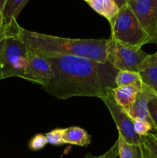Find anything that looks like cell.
Instances as JSON below:
<instances>
[{"label":"cell","mask_w":157,"mask_h":158,"mask_svg":"<svg viewBox=\"0 0 157 158\" xmlns=\"http://www.w3.org/2000/svg\"><path fill=\"white\" fill-rule=\"evenodd\" d=\"M52 66V75L44 88L60 100L74 97L102 99L115 86L119 70L109 63H101L77 56L46 57Z\"/></svg>","instance_id":"6da1fadb"},{"label":"cell","mask_w":157,"mask_h":158,"mask_svg":"<svg viewBox=\"0 0 157 158\" xmlns=\"http://www.w3.org/2000/svg\"><path fill=\"white\" fill-rule=\"evenodd\" d=\"M18 35L28 48L44 57L77 56L107 63L109 39H69L18 28Z\"/></svg>","instance_id":"7a4b0ae2"},{"label":"cell","mask_w":157,"mask_h":158,"mask_svg":"<svg viewBox=\"0 0 157 158\" xmlns=\"http://www.w3.org/2000/svg\"><path fill=\"white\" fill-rule=\"evenodd\" d=\"M4 26L8 36L0 55V80L13 77L22 78L28 65L29 49L18 35L20 26L16 19Z\"/></svg>","instance_id":"3957f363"},{"label":"cell","mask_w":157,"mask_h":158,"mask_svg":"<svg viewBox=\"0 0 157 158\" xmlns=\"http://www.w3.org/2000/svg\"><path fill=\"white\" fill-rule=\"evenodd\" d=\"M111 39L125 44L142 47L151 43V39L127 4L120 8L111 23Z\"/></svg>","instance_id":"277c9868"},{"label":"cell","mask_w":157,"mask_h":158,"mask_svg":"<svg viewBox=\"0 0 157 158\" xmlns=\"http://www.w3.org/2000/svg\"><path fill=\"white\" fill-rule=\"evenodd\" d=\"M149 55L142 47L125 44L109 38L107 48V63L119 71L139 73L145 59Z\"/></svg>","instance_id":"5b68a950"},{"label":"cell","mask_w":157,"mask_h":158,"mask_svg":"<svg viewBox=\"0 0 157 158\" xmlns=\"http://www.w3.org/2000/svg\"><path fill=\"white\" fill-rule=\"evenodd\" d=\"M106 106H107L112 119L115 122L119 131V135L127 143L139 146L141 137L135 134L133 128V120H132L128 113L115 103L112 96V91L102 99Z\"/></svg>","instance_id":"8992f818"},{"label":"cell","mask_w":157,"mask_h":158,"mask_svg":"<svg viewBox=\"0 0 157 158\" xmlns=\"http://www.w3.org/2000/svg\"><path fill=\"white\" fill-rule=\"evenodd\" d=\"M127 5L150 37L151 43L157 40V0H128Z\"/></svg>","instance_id":"52a82bcc"},{"label":"cell","mask_w":157,"mask_h":158,"mask_svg":"<svg viewBox=\"0 0 157 158\" xmlns=\"http://www.w3.org/2000/svg\"><path fill=\"white\" fill-rule=\"evenodd\" d=\"M52 66L46 57L29 49L28 65L22 79L45 87L52 79Z\"/></svg>","instance_id":"ba28073f"},{"label":"cell","mask_w":157,"mask_h":158,"mask_svg":"<svg viewBox=\"0 0 157 158\" xmlns=\"http://www.w3.org/2000/svg\"><path fill=\"white\" fill-rule=\"evenodd\" d=\"M144 88L157 97V52L149 54L139 70Z\"/></svg>","instance_id":"9c48e42d"},{"label":"cell","mask_w":157,"mask_h":158,"mask_svg":"<svg viewBox=\"0 0 157 158\" xmlns=\"http://www.w3.org/2000/svg\"><path fill=\"white\" fill-rule=\"evenodd\" d=\"M153 96L155 95L146 90L145 88L143 90L138 93L135 102L128 112V114L133 121L136 120H146L152 123V122L151 120L150 115L149 113V109H148V103Z\"/></svg>","instance_id":"30bf717a"},{"label":"cell","mask_w":157,"mask_h":158,"mask_svg":"<svg viewBox=\"0 0 157 158\" xmlns=\"http://www.w3.org/2000/svg\"><path fill=\"white\" fill-rule=\"evenodd\" d=\"M139 92L140 89L135 86H120L112 89L115 103L127 113L135 102Z\"/></svg>","instance_id":"8fae6325"},{"label":"cell","mask_w":157,"mask_h":158,"mask_svg":"<svg viewBox=\"0 0 157 158\" xmlns=\"http://www.w3.org/2000/svg\"><path fill=\"white\" fill-rule=\"evenodd\" d=\"M62 139L65 143L79 147H86L91 143L87 131L79 127H70L63 129Z\"/></svg>","instance_id":"7c38bea8"},{"label":"cell","mask_w":157,"mask_h":158,"mask_svg":"<svg viewBox=\"0 0 157 158\" xmlns=\"http://www.w3.org/2000/svg\"><path fill=\"white\" fill-rule=\"evenodd\" d=\"M94 11L111 23L119 11V8L114 0H89L87 2Z\"/></svg>","instance_id":"4fadbf2b"},{"label":"cell","mask_w":157,"mask_h":158,"mask_svg":"<svg viewBox=\"0 0 157 158\" xmlns=\"http://www.w3.org/2000/svg\"><path fill=\"white\" fill-rule=\"evenodd\" d=\"M115 86H135L140 89H144V85L142 82L139 73L133 71H119L115 77Z\"/></svg>","instance_id":"5bb4252c"},{"label":"cell","mask_w":157,"mask_h":158,"mask_svg":"<svg viewBox=\"0 0 157 158\" xmlns=\"http://www.w3.org/2000/svg\"><path fill=\"white\" fill-rule=\"evenodd\" d=\"M141 137L139 146L140 158H157V137L155 134L149 133Z\"/></svg>","instance_id":"9a60e30c"},{"label":"cell","mask_w":157,"mask_h":158,"mask_svg":"<svg viewBox=\"0 0 157 158\" xmlns=\"http://www.w3.org/2000/svg\"><path fill=\"white\" fill-rule=\"evenodd\" d=\"M29 0H7L2 12L3 23L8 25L12 19H16Z\"/></svg>","instance_id":"2e32d148"},{"label":"cell","mask_w":157,"mask_h":158,"mask_svg":"<svg viewBox=\"0 0 157 158\" xmlns=\"http://www.w3.org/2000/svg\"><path fill=\"white\" fill-rule=\"evenodd\" d=\"M119 156V158H140V151L139 146L127 143L123 137H118Z\"/></svg>","instance_id":"e0dca14e"},{"label":"cell","mask_w":157,"mask_h":158,"mask_svg":"<svg viewBox=\"0 0 157 158\" xmlns=\"http://www.w3.org/2000/svg\"><path fill=\"white\" fill-rule=\"evenodd\" d=\"M133 128L135 134H136L137 135L139 136V137L146 136V134H149L151 131L154 130L153 126L152 125V123L146 121V120H134Z\"/></svg>","instance_id":"ac0fdd59"},{"label":"cell","mask_w":157,"mask_h":158,"mask_svg":"<svg viewBox=\"0 0 157 158\" xmlns=\"http://www.w3.org/2000/svg\"><path fill=\"white\" fill-rule=\"evenodd\" d=\"M62 134L63 129L57 128L46 134L45 136H46L48 143L55 145V146H61V145L65 144L62 139Z\"/></svg>","instance_id":"d6986e66"},{"label":"cell","mask_w":157,"mask_h":158,"mask_svg":"<svg viewBox=\"0 0 157 158\" xmlns=\"http://www.w3.org/2000/svg\"><path fill=\"white\" fill-rule=\"evenodd\" d=\"M48 143L46 137L44 134H38L34 136L29 143V148L31 151H38L42 150Z\"/></svg>","instance_id":"ffe728a7"},{"label":"cell","mask_w":157,"mask_h":158,"mask_svg":"<svg viewBox=\"0 0 157 158\" xmlns=\"http://www.w3.org/2000/svg\"><path fill=\"white\" fill-rule=\"evenodd\" d=\"M149 115L152 122L154 130L157 131V97L153 96L148 103Z\"/></svg>","instance_id":"44dd1931"},{"label":"cell","mask_w":157,"mask_h":158,"mask_svg":"<svg viewBox=\"0 0 157 158\" xmlns=\"http://www.w3.org/2000/svg\"><path fill=\"white\" fill-rule=\"evenodd\" d=\"M119 156V146L118 141H115V143L112 145V148L109 151H106L103 155L99 156V157H95V156L91 155L90 154H87L85 158H116Z\"/></svg>","instance_id":"7402d4cb"},{"label":"cell","mask_w":157,"mask_h":158,"mask_svg":"<svg viewBox=\"0 0 157 158\" xmlns=\"http://www.w3.org/2000/svg\"><path fill=\"white\" fill-rule=\"evenodd\" d=\"M8 36L7 29H6V26H3L2 30L0 32V55H1L3 49H4L5 44H6V39Z\"/></svg>","instance_id":"603a6c76"},{"label":"cell","mask_w":157,"mask_h":158,"mask_svg":"<svg viewBox=\"0 0 157 158\" xmlns=\"http://www.w3.org/2000/svg\"><path fill=\"white\" fill-rule=\"evenodd\" d=\"M115 1V2L116 3L117 6H119V8H122L123 6H126V4H127V2L128 0H114Z\"/></svg>","instance_id":"cb8c5ba5"},{"label":"cell","mask_w":157,"mask_h":158,"mask_svg":"<svg viewBox=\"0 0 157 158\" xmlns=\"http://www.w3.org/2000/svg\"><path fill=\"white\" fill-rule=\"evenodd\" d=\"M6 2H7V0H0V13H2Z\"/></svg>","instance_id":"d4e9b609"},{"label":"cell","mask_w":157,"mask_h":158,"mask_svg":"<svg viewBox=\"0 0 157 158\" xmlns=\"http://www.w3.org/2000/svg\"><path fill=\"white\" fill-rule=\"evenodd\" d=\"M3 26H4V23H3V17L2 13H0V32L2 30Z\"/></svg>","instance_id":"484cf974"},{"label":"cell","mask_w":157,"mask_h":158,"mask_svg":"<svg viewBox=\"0 0 157 158\" xmlns=\"http://www.w3.org/2000/svg\"><path fill=\"white\" fill-rule=\"evenodd\" d=\"M84 1H86V2H89V0H84Z\"/></svg>","instance_id":"4316f807"},{"label":"cell","mask_w":157,"mask_h":158,"mask_svg":"<svg viewBox=\"0 0 157 158\" xmlns=\"http://www.w3.org/2000/svg\"><path fill=\"white\" fill-rule=\"evenodd\" d=\"M155 137H157V133H156V134H155Z\"/></svg>","instance_id":"83f0119b"},{"label":"cell","mask_w":157,"mask_h":158,"mask_svg":"<svg viewBox=\"0 0 157 158\" xmlns=\"http://www.w3.org/2000/svg\"><path fill=\"white\" fill-rule=\"evenodd\" d=\"M155 43H156V44H157V40H156V41H155Z\"/></svg>","instance_id":"f1b7e54d"}]
</instances>
